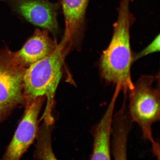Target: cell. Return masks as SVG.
Returning <instances> with one entry per match:
<instances>
[{
  "label": "cell",
  "mask_w": 160,
  "mask_h": 160,
  "mask_svg": "<svg viewBox=\"0 0 160 160\" xmlns=\"http://www.w3.org/2000/svg\"><path fill=\"white\" fill-rule=\"evenodd\" d=\"M130 1L120 0L112 37L107 48L103 51L99 64L101 78L119 88L127 95L134 87L131 75L133 56L130 31L135 18L130 9Z\"/></svg>",
  "instance_id": "cell-1"
},
{
  "label": "cell",
  "mask_w": 160,
  "mask_h": 160,
  "mask_svg": "<svg viewBox=\"0 0 160 160\" xmlns=\"http://www.w3.org/2000/svg\"><path fill=\"white\" fill-rule=\"evenodd\" d=\"M64 35L61 43L52 53L30 66L23 77L25 107L36 98L47 97V108L43 119L45 122H53L51 115L54 97L62 76L63 52L69 39Z\"/></svg>",
  "instance_id": "cell-2"
},
{
  "label": "cell",
  "mask_w": 160,
  "mask_h": 160,
  "mask_svg": "<svg viewBox=\"0 0 160 160\" xmlns=\"http://www.w3.org/2000/svg\"><path fill=\"white\" fill-rule=\"evenodd\" d=\"M159 78V76L142 75L128 93L130 115L141 128L143 139L151 144L155 141L152 125L160 119L159 84L156 87L153 86Z\"/></svg>",
  "instance_id": "cell-3"
},
{
  "label": "cell",
  "mask_w": 160,
  "mask_h": 160,
  "mask_svg": "<svg viewBox=\"0 0 160 160\" xmlns=\"http://www.w3.org/2000/svg\"><path fill=\"white\" fill-rule=\"evenodd\" d=\"M26 69L19 65L8 48L0 49V105L11 114L25 105L23 77Z\"/></svg>",
  "instance_id": "cell-4"
},
{
  "label": "cell",
  "mask_w": 160,
  "mask_h": 160,
  "mask_svg": "<svg viewBox=\"0 0 160 160\" xmlns=\"http://www.w3.org/2000/svg\"><path fill=\"white\" fill-rule=\"evenodd\" d=\"M45 98L37 97L25 107L23 118L4 154L2 159H20L33 143L38 133V118Z\"/></svg>",
  "instance_id": "cell-5"
},
{
  "label": "cell",
  "mask_w": 160,
  "mask_h": 160,
  "mask_svg": "<svg viewBox=\"0 0 160 160\" xmlns=\"http://www.w3.org/2000/svg\"><path fill=\"white\" fill-rule=\"evenodd\" d=\"M121 91L120 88L116 87L113 97L102 117L92 128L93 145L90 159H111L112 121L116 102Z\"/></svg>",
  "instance_id": "cell-6"
},
{
  "label": "cell",
  "mask_w": 160,
  "mask_h": 160,
  "mask_svg": "<svg viewBox=\"0 0 160 160\" xmlns=\"http://www.w3.org/2000/svg\"><path fill=\"white\" fill-rule=\"evenodd\" d=\"M48 31L36 29L22 48L13 52L14 58L21 67L27 69L54 51L58 45L49 37Z\"/></svg>",
  "instance_id": "cell-7"
},
{
  "label": "cell",
  "mask_w": 160,
  "mask_h": 160,
  "mask_svg": "<svg viewBox=\"0 0 160 160\" xmlns=\"http://www.w3.org/2000/svg\"><path fill=\"white\" fill-rule=\"evenodd\" d=\"M127 98L124 94L123 104L113 115L112 121L111 154L115 160L127 159L128 138L134 122L126 107Z\"/></svg>",
  "instance_id": "cell-8"
},
{
  "label": "cell",
  "mask_w": 160,
  "mask_h": 160,
  "mask_svg": "<svg viewBox=\"0 0 160 160\" xmlns=\"http://www.w3.org/2000/svg\"><path fill=\"white\" fill-rule=\"evenodd\" d=\"M18 11L34 25L52 33L58 29L57 14L53 7L50 4L39 1H25L18 5Z\"/></svg>",
  "instance_id": "cell-9"
},
{
  "label": "cell",
  "mask_w": 160,
  "mask_h": 160,
  "mask_svg": "<svg viewBox=\"0 0 160 160\" xmlns=\"http://www.w3.org/2000/svg\"><path fill=\"white\" fill-rule=\"evenodd\" d=\"M90 0H62L66 29L71 41L81 33Z\"/></svg>",
  "instance_id": "cell-10"
},
{
  "label": "cell",
  "mask_w": 160,
  "mask_h": 160,
  "mask_svg": "<svg viewBox=\"0 0 160 160\" xmlns=\"http://www.w3.org/2000/svg\"><path fill=\"white\" fill-rule=\"evenodd\" d=\"M46 124L43 129V131L41 129L42 131L41 132L40 137L38 140L36 157L40 158L41 159H44L46 158V159H48V158H49V159H51L50 157L52 158V159H56L51 149L50 133H49V132L48 131V128L47 133H45L47 125Z\"/></svg>",
  "instance_id": "cell-11"
},
{
  "label": "cell",
  "mask_w": 160,
  "mask_h": 160,
  "mask_svg": "<svg viewBox=\"0 0 160 160\" xmlns=\"http://www.w3.org/2000/svg\"><path fill=\"white\" fill-rule=\"evenodd\" d=\"M160 34L157 35L152 42L145 48L142 51L140 52L135 56H133V61L134 62L137 60L145 57L150 54L159 52L160 51Z\"/></svg>",
  "instance_id": "cell-12"
},
{
  "label": "cell",
  "mask_w": 160,
  "mask_h": 160,
  "mask_svg": "<svg viewBox=\"0 0 160 160\" xmlns=\"http://www.w3.org/2000/svg\"><path fill=\"white\" fill-rule=\"evenodd\" d=\"M152 150L153 154L157 159H160V144L159 142L156 141L152 143Z\"/></svg>",
  "instance_id": "cell-13"
},
{
  "label": "cell",
  "mask_w": 160,
  "mask_h": 160,
  "mask_svg": "<svg viewBox=\"0 0 160 160\" xmlns=\"http://www.w3.org/2000/svg\"><path fill=\"white\" fill-rule=\"evenodd\" d=\"M6 119H7V117H6L4 112L0 107V124L5 121Z\"/></svg>",
  "instance_id": "cell-14"
}]
</instances>
